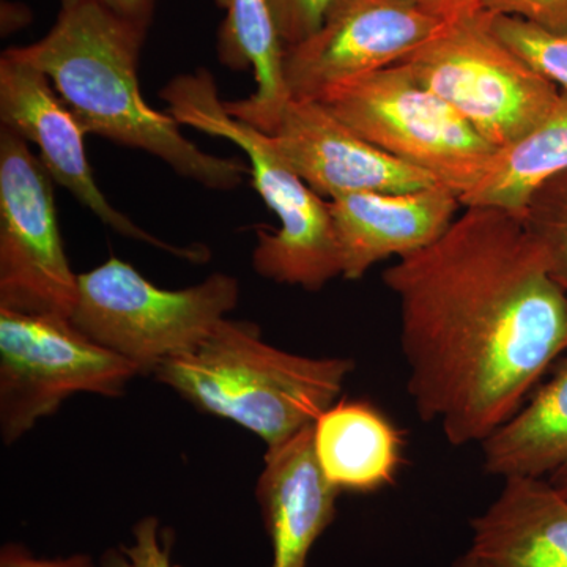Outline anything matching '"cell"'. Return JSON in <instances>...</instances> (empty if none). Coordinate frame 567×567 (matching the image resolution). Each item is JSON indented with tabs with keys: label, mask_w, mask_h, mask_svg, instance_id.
Here are the masks:
<instances>
[{
	"label": "cell",
	"mask_w": 567,
	"mask_h": 567,
	"mask_svg": "<svg viewBox=\"0 0 567 567\" xmlns=\"http://www.w3.org/2000/svg\"><path fill=\"white\" fill-rule=\"evenodd\" d=\"M383 282L399 301L406 391L451 445H481L567 353V293L514 213L464 207Z\"/></svg>",
	"instance_id": "6da1fadb"
},
{
	"label": "cell",
	"mask_w": 567,
	"mask_h": 567,
	"mask_svg": "<svg viewBox=\"0 0 567 567\" xmlns=\"http://www.w3.org/2000/svg\"><path fill=\"white\" fill-rule=\"evenodd\" d=\"M145 35L100 3L80 0L62 6L43 39L10 51L50 78L85 134L151 153L205 188L237 189L249 166L204 152L183 136L173 115L142 96L137 63Z\"/></svg>",
	"instance_id": "7a4b0ae2"
},
{
	"label": "cell",
	"mask_w": 567,
	"mask_h": 567,
	"mask_svg": "<svg viewBox=\"0 0 567 567\" xmlns=\"http://www.w3.org/2000/svg\"><path fill=\"white\" fill-rule=\"evenodd\" d=\"M354 364L267 344L249 322L223 319L200 344L156 365L153 375L210 415L235 421L267 447L292 439L333 405Z\"/></svg>",
	"instance_id": "3957f363"
},
{
	"label": "cell",
	"mask_w": 567,
	"mask_h": 567,
	"mask_svg": "<svg viewBox=\"0 0 567 567\" xmlns=\"http://www.w3.org/2000/svg\"><path fill=\"white\" fill-rule=\"evenodd\" d=\"M162 99L181 125L234 142L248 156L254 188L279 219V229L257 233L252 252L257 274L309 292L342 276L328 200L295 173L270 134L227 112L210 71L199 69L174 78L163 89Z\"/></svg>",
	"instance_id": "277c9868"
},
{
	"label": "cell",
	"mask_w": 567,
	"mask_h": 567,
	"mask_svg": "<svg viewBox=\"0 0 567 567\" xmlns=\"http://www.w3.org/2000/svg\"><path fill=\"white\" fill-rule=\"evenodd\" d=\"M316 100L363 140L458 197L475 188L496 152L402 63L341 82Z\"/></svg>",
	"instance_id": "5b68a950"
},
{
	"label": "cell",
	"mask_w": 567,
	"mask_h": 567,
	"mask_svg": "<svg viewBox=\"0 0 567 567\" xmlns=\"http://www.w3.org/2000/svg\"><path fill=\"white\" fill-rule=\"evenodd\" d=\"M237 278L213 274L182 290L156 287L117 257L80 275L71 322L93 342L132 361L141 374L188 352L237 306Z\"/></svg>",
	"instance_id": "8992f818"
},
{
	"label": "cell",
	"mask_w": 567,
	"mask_h": 567,
	"mask_svg": "<svg viewBox=\"0 0 567 567\" xmlns=\"http://www.w3.org/2000/svg\"><path fill=\"white\" fill-rule=\"evenodd\" d=\"M399 63L496 151L535 128L561 93L496 35L484 9L447 22Z\"/></svg>",
	"instance_id": "52a82bcc"
},
{
	"label": "cell",
	"mask_w": 567,
	"mask_h": 567,
	"mask_svg": "<svg viewBox=\"0 0 567 567\" xmlns=\"http://www.w3.org/2000/svg\"><path fill=\"white\" fill-rule=\"evenodd\" d=\"M140 369L93 342L70 319L0 308V432L28 434L78 393L121 395Z\"/></svg>",
	"instance_id": "ba28073f"
},
{
	"label": "cell",
	"mask_w": 567,
	"mask_h": 567,
	"mask_svg": "<svg viewBox=\"0 0 567 567\" xmlns=\"http://www.w3.org/2000/svg\"><path fill=\"white\" fill-rule=\"evenodd\" d=\"M80 297L52 177L28 142L0 130V308L71 319Z\"/></svg>",
	"instance_id": "9c48e42d"
},
{
	"label": "cell",
	"mask_w": 567,
	"mask_h": 567,
	"mask_svg": "<svg viewBox=\"0 0 567 567\" xmlns=\"http://www.w3.org/2000/svg\"><path fill=\"white\" fill-rule=\"evenodd\" d=\"M446 24L412 0H334L315 35L284 48V80L292 99L316 100L404 61Z\"/></svg>",
	"instance_id": "30bf717a"
},
{
	"label": "cell",
	"mask_w": 567,
	"mask_h": 567,
	"mask_svg": "<svg viewBox=\"0 0 567 567\" xmlns=\"http://www.w3.org/2000/svg\"><path fill=\"white\" fill-rule=\"evenodd\" d=\"M0 121L25 142L39 147L52 181L62 185L115 233L156 246L189 262L208 259L205 248H177L145 233L112 207L96 185L85 153V132L55 91L50 78L7 50L0 59Z\"/></svg>",
	"instance_id": "8fae6325"
},
{
	"label": "cell",
	"mask_w": 567,
	"mask_h": 567,
	"mask_svg": "<svg viewBox=\"0 0 567 567\" xmlns=\"http://www.w3.org/2000/svg\"><path fill=\"white\" fill-rule=\"evenodd\" d=\"M295 173L328 200L357 193H405L440 185L350 130L317 100L290 99L270 134Z\"/></svg>",
	"instance_id": "7c38bea8"
},
{
	"label": "cell",
	"mask_w": 567,
	"mask_h": 567,
	"mask_svg": "<svg viewBox=\"0 0 567 567\" xmlns=\"http://www.w3.org/2000/svg\"><path fill=\"white\" fill-rule=\"evenodd\" d=\"M341 249L342 276L361 279L374 265L434 244L462 207L443 185L405 193L346 194L328 200Z\"/></svg>",
	"instance_id": "4fadbf2b"
},
{
	"label": "cell",
	"mask_w": 567,
	"mask_h": 567,
	"mask_svg": "<svg viewBox=\"0 0 567 567\" xmlns=\"http://www.w3.org/2000/svg\"><path fill=\"white\" fill-rule=\"evenodd\" d=\"M339 494L317 462L312 424L267 447L256 496L274 548L270 567H306L316 540L334 522Z\"/></svg>",
	"instance_id": "5bb4252c"
},
{
	"label": "cell",
	"mask_w": 567,
	"mask_h": 567,
	"mask_svg": "<svg viewBox=\"0 0 567 567\" xmlns=\"http://www.w3.org/2000/svg\"><path fill=\"white\" fill-rule=\"evenodd\" d=\"M472 528L470 551L488 567H567V496L544 477H506Z\"/></svg>",
	"instance_id": "9a60e30c"
},
{
	"label": "cell",
	"mask_w": 567,
	"mask_h": 567,
	"mask_svg": "<svg viewBox=\"0 0 567 567\" xmlns=\"http://www.w3.org/2000/svg\"><path fill=\"white\" fill-rule=\"evenodd\" d=\"M312 445L328 483L339 492L369 494L393 483L404 440L377 406L336 401L312 424Z\"/></svg>",
	"instance_id": "2e32d148"
},
{
	"label": "cell",
	"mask_w": 567,
	"mask_h": 567,
	"mask_svg": "<svg viewBox=\"0 0 567 567\" xmlns=\"http://www.w3.org/2000/svg\"><path fill=\"white\" fill-rule=\"evenodd\" d=\"M226 11L218 32V58L230 70H252L256 92L224 102L227 112L260 132L271 134L290 102L284 80V44L267 0H216Z\"/></svg>",
	"instance_id": "e0dca14e"
},
{
	"label": "cell",
	"mask_w": 567,
	"mask_h": 567,
	"mask_svg": "<svg viewBox=\"0 0 567 567\" xmlns=\"http://www.w3.org/2000/svg\"><path fill=\"white\" fill-rule=\"evenodd\" d=\"M481 447L484 470L503 480L546 477L567 468V357L555 375Z\"/></svg>",
	"instance_id": "ac0fdd59"
},
{
	"label": "cell",
	"mask_w": 567,
	"mask_h": 567,
	"mask_svg": "<svg viewBox=\"0 0 567 567\" xmlns=\"http://www.w3.org/2000/svg\"><path fill=\"white\" fill-rule=\"evenodd\" d=\"M567 171V92L535 128L498 148L462 207H492L522 215L540 185Z\"/></svg>",
	"instance_id": "d6986e66"
},
{
	"label": "cell",
	"mask_w": 567,
	"mask_h": 567,
	"mask_svg": "<svg viewBox=\"0 0 567 567\" xmlns=\"http://www.w3.org/2000/svg\"><path fill=\"white\" fill-rule=\"evenodd\" d=\"M551 278L567 293V171L540 185L522 212Z\"/></svg>",
	"instance_id": "ffe728a7"
},
{
	"label": "cell",
	"mask_w": 567,
	"mask_h": 567,
	"mask_svg": "<svg viewBox=\"0 0 567 567\" xmlns=\"http://www.w3.org/2000/svg\"><path fill=\"white\" fill-rule=\"evenodd\" d=\"M491 24L507 47L567 92V33L547 31L509 14L491 13Z\"/></svg>",
	"instance_id": "44dd1931"
},
{
	"label": "cell",
	"mask_w": 567,
	"mask_h": 567,
	"mask_svg": "<svg viewBox=\"0 0 567 567\" xmlns=\"http://www.w3.org/2000/svg\"><path fill=\"white\" fill-rule=\"evenodd\" d=\"M173 533L159 528L156 517H144L134 525L133 543L111 548L103 555V567H178L173 563Z\"/></svg>",
	"instance_id": "7402d4cb"
},
{
	"label": "cell",
	"mask_w": 567,
	"mask_h": 567,
	"mask_svg": "<svg viewBox=\"0 0 567 567\" xmlns=\"http://www.w3.org/2000/svg\"><path fill=\"white\" fill-rule=\"evenodd\" d=\"M334 0H267L284 48L295 47L319 31Z\"/></svg>",
	"instance_id": "603a6c76"
},
{
	"label": "cell",
	"mask_w": 567,
	"mask_h": 567,
	"mask_svg": "<svg viewBox=\"0 0 567 567\" xmlns=\"http://www.w3.org/2000/svg\"><path fill=\"white\" fill-rule=\"evenodd\" d=\"M488 13L509 14L547 31L567 33V0H481Z\"/></svg>",
	"instance_id": "cb8c5ba5"
},
{
	"label": "cell",
	"mask_w": 567,
	"mask_h": 567,
	"mask_svg": "<svg viewBox=\"0 0 567 567\" xmlns=\"http://www.w3.org/2000/svg\"><path fill=\"white\" fill-rule=\"evenodd\" d=\"M0 567H92L87 555H73L66 558H37L28 548L9 544L0 554Z\"/></svg>",
	"instance_id": "d4e9b609"
},
{
	"label": "cell",
	"mask_w": 567,
	"mask_h": 567,
	"mask_svg": "<svg viewBox=\"0 0 567 567\" xmlns=\"http://www.w3.org/2000/svg\"><path fill=\"white\" fill-rule=\"evenodd\" d=\"M74 2H80V0H62V6H70ZM92 2L100 3L122 20L132 22L136 28L147 32L156 0H92Z\"/></svg>",
	"instance_id": "484cf974"
},
{
	"label": "cell",
	"mask_w": 567,
	"mask_h": 567,
	"mask_svg": "<svg viewBox=\"0 0 567 567\" xmlns=\"http://www.w3.org/2000/svg\"><path fill=\"white\" fill-rule=\"evenodd\" d=\"M425 13L432 14L436 20L451 22L464 14L483 9L481 0H412Z\"/></svg>",
	"instance_id": "4316f807"
},
{
	"label": "cell",
	"mask_w": 567,
	"mask_h": 567,
	"mask_svg": "<svg viewBox=\"0 0 567 567\" xmlns=\"http://www.w3.org/2000/svg\"><path fill=\"white\" fill-rule=\"evenodd\" d=\"M453 567H488L483 559L477 558L473 551H466L464 557L457 559Z\"/></svg>",
	"instance_id": "83f0119b"
},
{
	"label": "cell",
	"mask_w": 567,
	"mask_h": 567,
	"mask_svg": "<svg viewBox=\"0 0 567 567\" xmlns=\"http://www.w3.org/2000/svg\"><path fill=\"white\" fill-rule=\"evenodd\" d=\"M551 484L561 492L563 495L567 496V468L561 472L555 473L550 476Z\"/></svg>",
	"instance_id": "f1b7e54d"
}]
</instances>
